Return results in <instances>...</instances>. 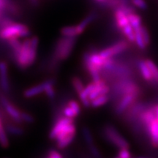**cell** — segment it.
Listing matches in <instances>:
<instances>
[{
	"mask_svg": "<svg viewBox=\"0 0 158 158\" xmlns=\"http://www.w3.org/2000/svg\"><path fill=\"white\" fill-rule=\"evenodd\" d=\"M39 39L37 37L27 38L19 46L12 49V55L15 64L21 70L29 68L37 58Z\"/></svg>",
	"mask_w": 158,
	"mask_h": 158,
	"instance_id": "obj_1",
	"label": "cell"
},
{
	"mask_svg": "<svg viewBox=\"0 0 158 158\" xmlns=\"http://www.w3.org/2000/svg\"><path fill=\"white\" fill-rule=\"evenodd\" d=\"M76 132L73 118L62 116L57 118L49 133V138L55 140L59 149H63L72 143L76 136Z\"/></svg>",
	"mask_w": 158,
	"mask_h": 158,
	"instance_id": "obj_2",
	"label": "cell"
},
{
	"mask_svg": "<svg viewBox=\"0 0 158 158\" xmlns=\"http://www.w3.org/2000/svg\"><path fill=\"white\" fill-rule=\"evenodd\" d=\"M76 42V37H64L60 38L55 45L51 66L54 68L59 62L67 59L73 50Z\"/></svg>",
	"mask_w": 158,
	"mask_h": 158,
	"instance_id": "obj_3",
	"label": "cell"
},
{
	"mask_svg": "<svg viewBox=\"0 0 158 158\" xmlns=\"http://www.w3.org/2000/svg\"><path fill=\"white\" fill-rule=\"evenodd\" d=\"M29 35L30 30L27 25L13 21L0 28V39L6 41L13 38L27 37Z\"/></svg>",
	"mask_w": 158,
	"mask_h": 158,
	"instance_id": "obj_4",
	"label": "cell"
},
{
	"mask_svg": "<svg viewBox=\"0 0 158 158\" xmlns=\"http://www.w3.org/2000/svg\"><path fill=\"white\" fill-rule=\"evenodd\" d=\"M105 134L108 139L119 149H122V148L128 149L129 147V144L126 141V140L118 133L117 130L113 126H106L105 128Z\"/></svg>",
	"mask_w": 158,
	"mask_h": 158,
	"instance_id": "obj_5",
	"label": "cell"
},
{
	"mask_svg": "<svg viewBox=\"0 0 158 158\" xmlns=\"http://www.w3.org/2000/svg\"><path fill=\"white\" fill-rule=\"evenodd\" d=\"M128 47V43L125 41H121V42H118L116 44H114L112 46L107 48L102 51H100L99 53V54L100 55V56L103 59L109 58V57H112L115 55H117L120 53L123 52Z\"/></svg>",
	"mask_w": 158,
	"mask_h": 158,
	"instance_id": "obj_6",
	"label": "cell"
},
{
	"mask_svg": "<svg viewBox=\"0 0 158 158\" xmlns=\"http://www.w3.org/2000/svg\"><path fill=\"white\" fill-rule=\"evenodd\" d=\"M0 101H1V103L3 106V107L5 108V110H6V112H7V114H8L15 122H18V123L22 122V119H21V112L16 107H15V106L4 96H1V98H0Z\"/></svg>",
	"mask_w": 158,
	"mask_h": 158,
	"instance_id": "obj_7",
	"label": "cell"
},
{
	"mask_svg": "<svg viewBox=\"0 0 158 158\" xmlns=\"http://www.w3.org/2000/svg\"><path fill=\"white\" fill-rule=\"evenodd\" d=\"M0 85L5 93H9L10 86L7 73V64L4 62H1L0 64Z\"/></svg>",
	"mask_w": 158,
	"mask_h": 158,
	"instance_id": "obj_8",
	"label": "cell"
},
{
	"mask_svg": "<svg viewBox=\"0 0 158 158\" xmlns=\"http://www.w3.org/2000/svg\"><path fill=\"white\" fill-rule=\"evenodd\" d=\"M139 93H128L125 94L121 101L118 102L117 107L116 108V112L117 114H121L129 106L133 103L136 97Z\"/></svg>",
	"mask_w": 158,
	"mask_h": 158,
	"instance_id": "obj_9",
	"label": "cell"
},
{
	"mask_svg": "<svg viewBox=\"0 0 158 158\" xmlns=\"http://www.w3.org/2000/svg\"><path fill=\"white\" fill-rule=\"evenodd\" d=\"M148 130L149 132V135L151 138L152 144L154 147H158V121L157 118H154L148 124Z\"/></svg>",
	"mask_w": 158,
	"mask_h": 158,
	"instance_id": "obj_10",
	"label": "cell"
},
{
	"mask_svg": "<svg viewBox=\"0 0 158 158\" xmlns=\"http://www.w3.org/2000/svg\"><path fill=\"white\" fill-rule=\"evenodd\" d=\"M114 17H115L116 24L120 29H122L126 25L129 24V21H128L127 15L122 11L121 10L118 8L115 9V12H114Z\"/></svg>",
	"mask_w": 158,
	"mask_h": 158,
	"instance_id": "obj_11",
	"label": "cell"
},
{
	"mask_svg": "<svg viewBox=\"0 0 158 158\" xmlns=\"http://www.w3.org/2000/svg\"><path fill=\"white\" fill-rule=\"evenodd\" d=\"M44 89L45 84L44 82H43L42 84L36 85V86H34L28 89L25 90L24 92H23V96L27 98H33V97H35L44 92Z\"/></svg>",
	"mask_w": 158,
	"mask_h": 158,
	"instance_id": "obj_12",
	"label": "cell"
},
{
	"mask_svg": "<svg viewBox=\"0 0 158 158\" xmlns=\"http://www.w3.org/2000/svg\"><path fill=\"white\" fill-rule=\"evenodd\" d=\"M45 84V89L44 92L46 94L47 97L51 100L54 99L55 95H56V92H55L54 84L55 81L53 78H50L44 81Z\"/></svg>",
	"mask_w": 158,
	"mask_h": 158,
	"instance_id": "obj_13",
	"label": "cell"
},
{
	"mask_svg": "<svg viewBox=\"0 0 158 158\" xmlns=\"http://www.w3.org/2000/svg\"><path fill=\"white\" fill-rule=\"evenodd\" d=\"M138 67H139L140 71H141V73L142 77H143L146 81H152V76L149 67H148V65L147 64L145 61H140L139 63H138Z\"/></svg>",
	"mask_w": 158,
	"mask_h": 158,
	"instance_id": "obj_14",
	"label": "cell"
},
{
	"mask_svg": "<svg viewBox=\"0 0 158 158\" xmlns=\"http://www.w3.org/2000/svg\"><path fill=\"white\" fill-rule=\"evenodd\" d=\"M95 15L94 14H90L88 16H86L85 19L83 20L81 22H80L79 24L76 26V29H77V32H78V35H81L84 32V31L86 29V27L89 24V23L93 21Z\"/></svg>",
	"mask_w": 158,
	"mask_h": 158,
	"instance_id": "obj_15",
	"label": "cell"
},
{
	"mask_svg": "<svg viewBox=\"0 0 158 158\" xmlns=\"http://www.w3.org/2000/svg\"><path fill=\"white\" fill-rule=\"evenodd\" d=\"M145 62L148 65V67H149L150 72H151L152 76V81L158 84V67L150 59H147Z\"/></svg>",
	"mask_w": 158,
	"mask_h": 158,
	"instance_id": "obj_16",
	"label": "cell"
},
{
	"mask_svg": "<svg viewBox=\"0 0 158 158\" xmlns=\"http://www.w3.org/2000/svg\"><path fill=\"white\" fill-rule=\"evenodd\" d=\"M61 34L64 37H76L78 35L76 26H68L61 29Z\"/></svg>",
	"mask_w": 158,
	"mask_h": 158,
	"instance_id": "obj_17",
	"label": "cell"
},
{
	"mask_svg": "<svg viewBox=\"0 0 158 158\" xmlns=\"http://www.w3.org/2000/svg\"><path fill=\"white\" fill-rule=\"evenodd\" d=\"M122 29V32L124 33V35H125L126 37H127L129 42H135V31H134V29L133 28V27H132L130 23L126 25L125 27H124Z\"/></svg>",
	"mask_w": 158,
	"mask_h": 158,
	"instance_id": "obj_18",
	"label": "cell"
},
{
	"mask_svg": "<svg viewBox=\"0 0 158 158\" xmlns=\"http://www.w3.org/2000/svg\"><path fill=\"white\" fill-rule=\"evenodd\" d=\"M128 21H129L130 24L133 27V29L138 28L141 26V19L139 15L135 14V13H130L127 15Z\"/></svg>",
	"mask_w": 158,
	"mask_h": 158,
	"instance_id": "obj_19",
	"label": "cell"
},
{
	"mask_svg": "<svg viewBox=\"0 0 158 158\" xmlns=\"http://www.w3.org/2000/svg\"><path fill=\"white\" fill-rule=\"evenodd\" d=\"M155 118L156 116L154 110H148L147 111H144L143 113H142L141 115V120L144 124H147V126H148V124Z\"/></svg>",
	"mask_w": 158,
	"mask_h": 158,
	"instance_id": "obj_20",
	"label": "cell"
},
{
	"mask_svg": "<svg viewBox=\"0 0 158 158\" xmlns=\"http://www.w3.org/2000/svg\"><path fill=\"white\" fill-rule=\"evenodd\" d=\"M108 101V98L106 96V94H104V95H100L97 97L96 98L92 100V101L90 102V105L92 106V107L98 108L100 107V106H102V105L106 104Z\"/></svg>",
	"mask_w": 158,
	"mask_h": 158,
	"instance_id": "obj_21",
	"label": "cell"
},
{
	"mask_svg": "<svg viewBox=\"0 0 158 158\" xmlns=\"http://www.w3.org/2000/svg\"><path fill=\"white\" fill-rule=\"evenodd\" d=\"M134 31H135V42L137 44L138 48L141 49H145L147 45H146L143 38H142L140 27L134 29Z\"/></svg>",
	"mask_w": 158,
	"mask_h": 158,
	"instance_id": "obj_22",
	"label": "cell"
},
{
	"mask_svg": "<svg viewBox=\"0 0 158 158\" xmlns=\"http://www.w3.org/2000/svg\"><path fill=\"white\" fill-rule=\"evenodd\" d=\"M6 131L9 134H10V135L15 136L21 135L23 133V130L22 128L13 125V124H7L6 126Z\"/></svg>",
	"mask_w": 158,
	"mask_h": 158,
	"instance_id": "obj_23",
	"label": "cell"
},
{
	"mask_svg": "<svg viewBox=\"0 0 158 158\" xmlns=\"http://www.w3.org/2000/svg\"><path fill=\"white\" fill-rule=\"evenodd\" d=\"M0 146L3 148L9 147V140L3 125L0 127Z\"/></svg>",
	"mask_w": 158,
	"mask_h": 158,
	"instance_id": "obj_24",
	"label": "cell"
},
{
	"mask_svg": "<svg viewBox=\"0 0 158 158\" xmlns=\"http://www.w3.org/2000/svg\"><path fill=\"white\" fill-rule=\"evenodd\" d=\"M72 84L73 88L75 89V90H76V92L78 94L84 90V86L83 85V83L81 81V79L78 78V77H73L72 78Z\"/></svg>",
	"mask_w": 158,
	"mask_h": 158,
	"instance_id": "obj_25",
	"label": "cell"
},
{
	"mask_svg": "<svg viewBox=\"0 0 158 158\" xmlns=\"http://www.w3.org/2000/svg\"><path fill=\"white\" fill-rule=\"evenodd\" d=\"M140 31H141L142 38H143L144 43H145L146 45H148L150 43V37L147 28L145 27H143V26H141L140 27Z\"/></svg>",
	"mask_w": 158,
	"mask_h": 158,
	"instance_id": "obj_26",
	"label": "cell"
},
{
	"mask_svg": "<svg viewBox=\"0 0 158 158\" xmlns=\"http://www.w3.org/2000/svg\"><path fill=\"white\" fill-rule=\"evenodd\" d=\"M117 8L120 9L122 11H123L127 15L128 14H130V13H135V8H134L133 6H130L129 4H124V5H122L120 6H118Z\"/></svg>",
	"mask_w": 158,
	"mask_h": 158,
	"instance_id": "obj_27",
	"label": "cell"
},
{
	"mask_svg": "<svg viewBox=\"0 0 158 158\" xmlns=\"http://www.w3.org/2000/svg\"><path fill=\"white\" fill-rule=\"evenodd\" d=\"M83 134H84L85 141H86V143H88L89 146L93 144V139H92V135H91L89 130L88 128L84 127V129H83Z\"/></svg>",
	"mask_w": 158,
	"mask_h": 158,
	"instance_id": "obj_28",
	"label": "cell"
},
{
	"mask_svg": "<svg viewBox=\"0 0 158 158\" xmlns=\"http://www.w3.org/2000/svg\"><path fill=\"white\" fill-rule=\"evenodd\" d=\"M132 5L141 10H146L147 8V5L144 0H130Z\"/></svg>",
	"mask_w": 158,
	"mask_h": 158,
	"instance_id": "obj_29",
	"label": "cell"
},
{
	"mask_svg": "<svg viewBox=\"0 0 158 158\" xmlns=\"http://www.w3.org/2000/svg\"><path fill=\"white\" fill-rule=\"evenodd\" d=\"M63 114H64V116H67V117L71 118H74L77 115L76 112L73 110V108H71L68 105H67V106L64 108L63 110Z\"/></svg>",
	"mask_w": 158,
	"mask_h": 158,
	"instance_id": "obj_30",
	"label": "cell"
},
{
	"mask_svg": "<svg viewBox=\"0 0 158 158\" xmlns=\"http://www.w3.org/2000/svg\"><path fill=\"white\" fill-rule=\"evenodd\" d=\"M21 119H22V122L29 124L33 123L35 122V118L31 114L26 113V112H21Z\"/></svg>",
	"mask_w": 158,
	"mask_h": 158,
	"instance_id": "obj_31",
	"label": "cell"
},
{
	"mask_svg": "<svg viewBox=\"0 0 158 158\" xmlns=\"http://www.w3.org/2000/svg\"><path fill=\"white\" fill-rule=\"evenodd\" d=\"M68 105L71 108H73V110L76 112L77 115H78L81 112V107L79 106V104L77 102L76 100H70L68 102Z\"/></svg>",
	"mask_w": 158,
	"mask_h": 158,
	"instance_id": "obj_32",
	"label": "cell"
},
{
	"mask_svg": "<svg viewBox=\"0 0 158 158\" xmlns=\"http://www.w3.org/2000/svg\"><path fill=\"white\" fill-rule=\"evenodd\" d=\"M117 157L119 158H129L131 157V155H130V153L128 151L127 148H122V149H120L119 152H118Z\"/></svg>",
	"mask_w": 158,
	"mask_h": 158,
	"instance_id": "obj_33",
	"label": "cell"
},
{
	"mask_svg": "<svg viewBox=\"0 0 158 158\" xmlns=\"http://www.w3.org/2000/svg\"><path fill=\"white\" fill-rule=\"evenodd\" d=\"M63 156L55 149H50L48 152L47 157L48 158H62Z\"/></svg>",
	"mask_w": 158,
	"mask_h": 158,
	"instance_id": "obj_34",
	"label": "cell"
},
{
	"mask_svg": "<svg viewBox=\"0 0 158 158\" xmlns=\"http://www.w3.org/2000/svg\"><path fill=\"white\" fill-rule=\"evenodd\" d=\"M89 149H90L91 153H92V155H93L94 157H100V152H99L98 149H97L95 147H94L93 144H92V145L89 146Z\"/></svg>",
	"mask_w": 158,
	"mask_h": 158,
	"instance_id": "obj_35",
	"label": "cell"
},
{
	"mask_svg": "<svg viewBox=\"0 0 158 158\" xmlns=\"http://www.w3.org/2000/svg\"><path fill=\"white\" fill-rule=\"evenodd\" d=\"M94 1H95L96 2H98V3L99 4V5H102V4H103V3L106 2L107 1V0H94Z\"/></svg>",
	"mask_w": 158,
	"mask_h": 158,
	"instance_id": "obj_36",
	"label": "cell"
},
{
	"mask_svg": "<svg viewBox=\"0 0 158 158\" xmlns=\"http://www.w3.org/2000/svg\"><path fill=\"white\" fill-rule=\"evenodd\" d=\"M31 2H33L35 4V5H36V4L38 2V0H31Z\"/></svg>",
	"mask_w": 158,
	"mask_h": 158,
	"instance_id": "obj_37",
	"label": "cell"
},
{
	"mask_svg": "<svg viewBox=\"0 0 158 158\" xmlns=\"http://www.w3.org/2000/svg\"><path fill=\"white\" fill-rule=\"evenodd\" d=\"M0 64H1V62H0Z\"/></svg>",
	"mask_w": 158,
	"mask_h": 158,
	"instance_id": "obj_38",
	"label": "cell"
},
{
	"mask_svg": "<svg viewBox=\"0 0 158 158\" xmlns=\"http://www.w3.org/2000/svg\"><path fill=\"white\" fill-rule=\"evenodd\" d=\"M0 122H1V119H0Z\"/></svg>",
	"mask_w": 158,
	"mask_h": 158,
	"instance_id": "obj_39",
	"label": "cell"
}]
</instances>
